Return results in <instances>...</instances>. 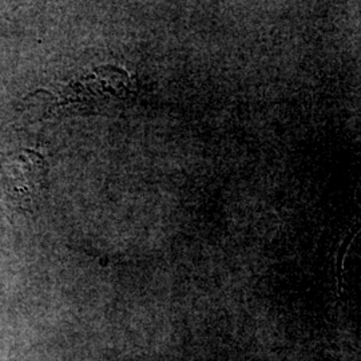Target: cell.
<instances>
[{
	"instance_id": "1",
	"label": "cell",
	"mask_w": 361,
	"mask_h": 361,
	"mask_svg": "<svg viewBox=\"0 0 361 361\" xmlns=\"http://www.w3.org/2000/svg\"><path fill=\"white\" fill-rule=\"evenodd\" d=\"M1 182L16 205L32 209L47 189L46 161L31 150H18L0 161Z\"/></svg>"
}]
</instances>
